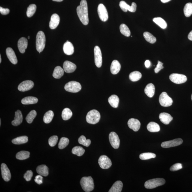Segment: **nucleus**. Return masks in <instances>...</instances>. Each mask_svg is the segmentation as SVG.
I'll use <instances>...</instances> for the list:
<instances>
[{"instance_id": "9", "label": "nucleus", "mask_w": 192, "mask_h": 192, "mask_svg": "<svg viewBox=\"0 0 192 192\" xmlns=\"http://www.w3.org/2000/svg\"><path fill=\"white\" fill-rule=\"evenodd\" d=\"M98 163L100 167L103 169H109L112 165V161L106 155H103L100 157Z\"/></svg>"}, {"instance_id": "16", "label": "nucleus", "mask_w": 192, "mask_h": 192, "mask_svg": "<svg viewBox=\"0 0 192 192\" xmlns=\"http://www.w3.org/2000/svg\"><path fill=\"white\" fill-rule=\"evenodd\" d=\"M2 177L4 181H9L11 179V175L9 169L5 163H2L1 165Z\"/></svg>"}, {"instance_id": "33", "label": "nucleus", "mask_w": 192, "mask_h": 192, "mask_svg": "<svg viewBox=\"0 0 192 192\" xmlns=\"http://www.w3.org/2000/svg\"><path fill=\"white\" fill-rule=\"evenodd\" d=\"M27 136H22L17 137L12 140V143L15 145H21L27 143L28 141Z\"/></svg>"}, {"instance_id": "41", "label": "nucleus", "mask_w": 192, "mask_h": 192, "mask_svg": "<svg viewBox=\"0 0 192 192\" xmlns=\"http://www.w3.org/2000/svg\"><path fill=\"white\" fill-rule=\"evenodd\" d=\"M84 149L80 146H77L74 147L72 149V153L79 157L82 156L85 153Z\"/></svg>"}, {"instance_id": "26", "label": "nucleus", "mask_w": 192, "mask_h": 192, "mask_svg": "<svg viewBox=\"0 0 192 192\" xmlns=\"http://www.w3.org/2000/svg\"><path fill=\"white\" fill-rule=\"evenodd\" d=\"M36 171L38 174L42 176L47 177L49 174L48 168L45 165L38 166L36 168Z\"/></svg>"}, {"instance_id": "20", "label": "nucleus", "mask_w": 192, "mask_h": 192, "mask_svg": "<svg viewBox=\"0 0 192 192\" xmlns=\"http://www.w3.org/2000/svg\"><path fill=\"white\" fill-rule=\"evenodd\" d=\"M76 66L72 62L66 60L64 62L63 69L64 72L67 73H71L76 70Z\"/></svg>"}, {"instance_id": "42", "label": "nucleus", "mask_w": 192, "mask_h": 192, "mask_svg": "<svg viewBox=\"0 0 192 192\" xmlns=\"http://www.w3.org/2000/svg\"><path fill=\"white\" fill-rule=\"evenodd\" d=\"M184 14L186 17H188L192 15V3H187L184 9Z\"/></svg>"}, {"instance_id": "59", "label": "nucleus", "mask_w": 192, "mask_h": 192, "mask_svg": "<svg viewBox=\"0 0 192 192\" xmlns=\"http://www.w3.org/2000/svg\"><path fill=\"white\" fill-rule=\"evenodd\" d=\"M1 119H0V126H1Z\"/></svg>"}, {"instance_id": "58", "label": "nucleus", "mask_w": 192, "mask_h": 192, "mask_svg": "<svg viewBox=\"0 0 192 192\" xmlns=\"http://www.w3.org/2000/svg\"><path fill=\"white\" fill-rule=\"evenodd\" d=\"M2 62V58L1 55H0V63H1Z\"/></svg>"}, {"instance_id": "61", "label": "nucleus", "mask_w": 192, "mask_h": 192, "mask_svg": "<svg viewBox=\"0 0 192 192\" xmlns=\"http://www.w3.org/2000/svg\"><path fill=\"white\" fill-rule=\"evenodd\" d=\"M191 100H192V95H191Z\"/></svg>"}, {"instance_id": "24", "label": "nucleus", "mask_w": 192, "mask_h": 192, "mask_svg": "<svg viewBox=\"0 0 192 192\" xmlns=\"http://www.w3.org/2000/svg\"><path fill=\"white\" fill-rule=\"evenodd\" d=\"M159 118L161 122L165 125H168L173 120V118L168 113L162 112L159 115Z\"/></svg>"}, {"instance_id": "21", "label": "nucleus", "mask_w": 192, "mask_h": 192, "mask_svg": "<svg viewBox=\"0 0 192 192\" xmlns=\"http://www.w3.org/2000/svg\"><path fill=\"white\" fill-rule=\"evenodd\" d=\"M60 21L59 16L57 14H54L51 16L50 22L49 27L50 29H54L57 27Z\"/></svg>"}, {"instance_id": "4", "label": "nucleus", "mask_w": 192, "mask_h": 192, "mask_svg": "<svg viewBox=\"0 0 192 192\" xmlns=\"http://www.w3.org/2000/svg\"><path fill=\"white\" fill-rule=\"evenodd\" d=\"M100 119L99 112L96 110L89 111L86 116L87 122L90 124H96L98 123Z\"/></svg>"}, {"instance_id": "39", "label": "nucleus", "mask_w": 192, "mask_h": 192, "mask_svg": "<svg viewBox=\"0 0 192 192\" xmlns=\"http://www.w3.org/2000/svg\"><path fill=\"white\" fill-rule=\"evenodd\" d=\"M143 36L145 40L151 44H154L157 41L156 38L149 32H145L143 33Z\"/></svg>"}, {"instance_id": "51", "label": "nucleus", "mask_w": 192, "mask_h": 192, "mask_svg": "<svg viewBox=\"0 0 192 192\" xmlns=\"http://www.w3.org/2000/svg\"><path fill=\"white\" fill-rule=\"evenodd\" d=\"M163 64V63L162 62L158 60V64L156 67L155 68L154 70L155 73H158L161 70L163 69L164 68Z\"/></svg>"}, {"instance_id": "46", "label": "nucleus", "mask_w": 192, "mask_h": 192, "mask_svg": "<svg viewBox=\"0 0 192 192\" xmlns=\"http://www.w3.org/2000/svg\"><path fill=\"white\" fill-rule=\"evenodd\" d=\"M79 143L81 145H84V146L88 147L90 145L91 141L90 139H86V137L84 136H81L78 139Z\"/></svg>"}, {"instance_id": "15", "label": "nucleus", "mask_w": 192, "mask_h": 192, "mask_svg": "<svg viewBox=\"0 0 192 192\" xmlns=\"http://www.w3.org/2000/svg\"><path fill=\"white\" fill-rule=\"evenodd\" d=\"M119 6L121 9L125 12L129 11L134 13L136 11L137 5L135 2L132 3L131 6L129 5L124 1H121L119 3Z\"/></svg>"}, {"instance_id": "2", "label": "nucleus", "mask_w": 192, "mask_h": 192, "mask_svg": "<svg viewBox=\"0 0 192 192\" xmlns=\"http://www.w3.org/2000/svg\"><path fill=\"white\" fill-rule=\"evenodd\" d=\"M80 184L85 191L89 192L94 189V181L91 177H83L81 179Z\"/></svg>"}, {"instance_id": "40", "label": "nucleus", "mask_w": 192, "mask_h": 192, "mask_svg": "<svg viewBox=\"0 0 192 192\" xmlns=\"http://www.w3.org/2000/svg\"><path fill=\"white\" fill-rule=\"evenodd\" d=\"M120 31L122 35L129 37L131 35V32L127 26L125 24H121L120 27Z\"/></svg>"}, {"instance_id": "28", "label": "nucleus", "mask_w": 192, "mask_h": 192, "mask_svg": "<svg viewBox=\"0 0 192 192\" xmlns=\"http://www.w3.org/2000/svg\"><path fill=\"white\" fill-rule=\"evenodd\" d=\"M123 183L120 181H118L114 184L109 190V192H121L122 191Z\"/></svg>"}, {"instance_id": "5", "label": "nucleus", "mask_w": 192, "mask_h": 192, "mask_svg": "<svg viewBox=\"0 0 192 192\" xmlns=\"http://www.w3.org/2000/svg\"><path fill=\"white\" fill-rule=\"evenodd\" d=\"M165 183V179L163 178L151 179L145 182V187L147 189H152L162 186Z\"/></svg>"}, {"instance_id": "8", "label": "nucleus", "mask_w": 192, "mask_h": 192, "mask_svg": "<svg viewBox=\"0 0 192 192\" xmlns=\"http://www.w3.org/2000/svg\"><path fill=\"white\" fill-rule=\"evenodd\" d=\"M170 80L172 82L177 84L183 83L187 81V76L184 75L177 73H173L169 76Z\"/></svg>"}, {"instance_id": "25", "label": "nucleus", "mask_w": 192, "mask_h": 192, "mask_svg": "<svg viewBox=\"0 0 192 192\" xmlns=\"http://www.w3.org/2000/svg\"><path fill=\"white\" fill-rule=\"evenodd\" d=\"M121 64L119 62L116 60H114L111 64L110 70L113 74H116L118 73L121 69Z\"/></svg>"}, {"instance_id": "49", "label": "nucleus", "mask_w": 192, "mask_h": 192, "mask_svg": "<svg viewBox=\"0 0 192 192\" xmlns=\"http://www.w3.org/2000/svg\"><path fill=\"white\" fill-rule=\"evenodd\" d=\"M33 173L31 171H28L24 174V178L27 181L31 180L32 177L33 176Z\"/></svg>"}, {"instance_id": "6", "label": "nucleus", "mask_w": 192, "mask_h": 192, "mask_svg": "<svg viewBox=\"0 0 192 192\" xmlns=\"http://www.w3.org/2000/svg\"><path fill=\"white\" fill-rule=\"evenodd\" d=\"M64 89L67 91L76 93L80 91L81 89L82 86L80 83L73 81L67 83L64 86Z\"/></svg>"}, {"instance_id": "31", "label": "nucleus", "mask_w": 192, "mask_h": 192, "mask_svg": "<svg viewBox=\"0 0 192 192\" xmlns=\"http://www.w3.org/2000/svg\"><path fill=\"white\" fill-rule=\"evenodd\" d=\"M147 129L150 132H158L160 130V127L157 123L151 122H149L147 125Z\"/></svg>"}, {"instance_id": "48", "label": "nucleus", "mask_w": 192, "mask_h": 192, "mask_svg": "<svg viewBox=\"0 0 192 192\" xmlns=\"http://www.w3.org/2000/svg\"><path fill=\"white\" fill-rule=\"evenodd\" d=\"M58 141V137L57 136H53L50 137L48 139V143L50 147H53L57 144Z\"/></svg>"}, {"instance_id": "47", "label": "nucleus", "mask_w": 192, "mask_h": 192, "mask_svg": "<svg viewBox=\"0 0 192 192\" xmlns=\"http://www.w3.org/2000/svg\"><path fill=\"white\" fill-rule=\"evenodd\" d=\"M37 115V112L35 110H32L26 117V120L29 124H31L33 122L34 119Z\"/></svg>"}, {"instance_id": "18", "label": "nucleus", "mask_w": 192, "mask_h": 192, "mask_svg": "<svg viewBox=\"0 0 192 192\" xmlns=\"http://www.w3.org/2000/svg\"><path fill=\"white\" fill-rule=\"evenodd\" d=\"M6 53L10 61L14 64H16L18 63V60L15 51L11 47H8L6 50Z\"/></svg>"}, {"instance_id": "27", "label": "nucleus", "mask_w": 192, "mask_h": 192, "mask_svg": "<svg viewBox=\"0 0 192 192\" xmlns=\"http://www.w3.org/2000/svg\"><path fill=\"white\" fill-rule=\"evenodd\" d=\"M155 86L152 83L147 84L145 89V93L149 98H152L155 94Z\"/></svg>"}, {"instance_id": "54", "label": "nucleus", "mask_w": 192, "mask_h": 192, "mask_svg": "<svg viewBox=\"0 0 192 192\" xmlns=\"http://www.w3.org/2000/svg\"><path fill=\"white\" fill-rule=\"evenodd\" d=\"M151 64L150 61L148 60H146L145 63V66L147 68H148L150 67Z\"/></svg>"}, {"instance_id": "14", "label": "nucleus", "mask_w": 192, "mask_h": 192, "mask_svg": "<svg viewBox=\"0 0 192 192\" xmlns=\"http://www.w3.org/2000/svg\"><path fill=\"white\" fill-rule=\"evenodd\" d=\"M34 83L31 80L24 81L20 84L18 86V89L21 92H26L33 88Z\"/></svg>"}, {"instance_id": "12", "label": "nucleus", "mask_w": 192, "mask_h": 192, "mask_svg": "<svg viewBox=\"0 0 192 192\" xmlns=\"http://www.w3.org/2000/svg\"><path fill=\"white\" fill-rule=\"evenodd\" d=\"M109 139L111 145L114 149H118L120 146V140L119 136L114 132H111L109 135Z\"/></svg>"}, {"instance_id": "56", "label": "nucleus", "mask_w": 192, "mask_h": 192, "mask_svg": "<svg viewBox=\"0 0 192 192\" xmlns=\"http://www.w3.org/2000/svg\"><path fill=\"white\" fill-rule=\"evenodd\" d=\"M161 1L163 3H166L168 2H169L171 0H161Z\"/></svg>"}, {"instance_id": "1", "label": "nucleus", "mask_w": 192, "mask_h": 192, "mask_svg": "<svg viewBox=\"0 0 192 192\" xmlns=\"http://www.w3.org/2000/svg\"><path fill=\"white\" fill-rule=\"evenodd\" d=\"M77 14L81 22L84 25L89 23L87 3L86 0H82L80 5L76 8Z\"/></svg>"}, {"instance_id": "53", "label": "nucleus", "mask_w": 192, "mask_h": 192, "mask_svg": "<svg viewBox=\"0 0 192 192\" xmlns=\"http://www.w3.org/2000/svg\"><path fill=\"white\" fill-rule=\"evenodd\" d=\"M0 12L2 15H6L9 14L10 10L8 8H4L2 7H0Z\"/></svg>"}, {"instance_id": "38", "label": "nucleus", "mask_w": 192, "mask_h": 192, "mask_svg": "<svg viewBox=\"0 0 192 192\" xmlns=\"http://www.w3.org/2000/svg\"><path fill=\"white\" fill-rule=\"evenodd\" d=\"M73 113L71 110L68 108H66L63 110L62 114V119L64 120H67L71 118Z\"/></svg>"}, {"instance_id": "55", "label": "nucleus", "mask_w": 192, "mask_h": 192, "mask_svg": "<svg viewBox=\"0 0 192 192\" xmlns=\"http://www.w3.org/2000/svg\"><path fill=\"white\" fill-rule=\"evenodd\" d=\"M188 38L189 40L192 41V30L189 34L188 36Z\"/></svg>"}, {"instance_id": "44", "label": "nucleus", "mask_w": 192, "mask_h": 192, "mask_svg": "<svg viewBox=\"0 0 192 192\" xmlns=\"http://www.w3.org/2000/svg\"><path fill=\"white\" fill-rule=\"evenodd\" d=\"M156 157V155L152 153H144L141 154L139 155V158L142 160H145L151 158H154Z\"/></svg>"}, {"instance_id": "60", "label": "nucleus", "mask_w": 192, "mask_h": 192, "mask_svg": "<svg viewBox=\"0 0 192 192\" xmlns=\"http://www.w3.org/2000/svg\"><path fill=\"white\" fill-rule=\"evenodd\" d=\"M28 39H30V36H28Z\"/></svg>"}, {"instance_id": "32", "label": "nucleus", "mask_w": 192, "mask_h": 192, "mask_svg": "<svg viewBox=\"0 0 192 192\" xmlns=\"http://www.w3.org/2000/svg\"><path fill=\"white\" fill-rule=\"evenodd\" d=\"M64 73V70L60 66L56 67L54 68L53 72V76L56 79H60L63 76Z\"/></svg>"}, {"instance_id": "52", "label": "nucleus", "mask_w": 192, "mask_h": 192, "mask_svg": "<svg viewBox=\"0 0 192 192\" xmlns=\"http://www.w3.org/2000/svg\"><path fill=\"white\" fill-rule=\"evenodd\" d=\"M42 176L40 175H38L35 177V179H34L35 182L37 183L38 185L41 184L43 183V177Z\"/></svg>"}, {"instance_id": "30", "label": "nucleus", "mask_w": 192, "mask_h": 192, "mask_svg": "<svg viewBox=\"0 0 192 192\" xmlns=\"http://www.w3.org/2000/svg\"><path fill=\"white\" fill-rule=\"evenodd\" d=\"M38 100L37 98L33 96H27L22 99L21 103L24 105H29L36 104Z\"/></svg>"}, {"instance_id": "43", "label": "nucleus", "mask_w": 192, "mask_h": 192, "mask_svg": "<svg viewBox=\"0 0 192 192\" xmlns=\"http://www.w3.org/2000/svg\"><path fill=\"white\" fill-rule=\"evenodd\" d=\"M69 139L66 137H62L60 138L58 147L60 149H63L67 146L69 143Z\"/></svg>"}, {"instance_id": "57", "label": "nucleus", "mask_w": 192, "mask_h": 192, "mask_svg": "<svg viewBox=\"0 0 192 192\" xmlns=\"http://www.w3.org/2000/svg\"><path fill=\"white\" fill-rule=\"evenodd\" d=\"M52 1L57 2H61L63 1V0H52Z\"/></svg>"}, {"instance_id": "35", "label": "nucleus", "mask_w": 192, "mask_h": 192, "mask_svg": "<svg viewBox=\"0 0 192 192\" xmlns=\"http://www.w3.org/2000/svg\"><path fill=\"white\" fill-rule=\"evenodd\" d=\"M142 76V74L140 72L135 71L131 73L129 75V78L131 81L137 82L140 80Z\"/></svg>"}, {"instance_id": "11", "label": "nucleus", "mask_w": 192, "mask_h": 192, "mask_svg": "<svg viewBox=\"0 0 192 192\" xmlns=\"http://www.w3.org/2000/svg\"><path fill=\"white\" fill-rule=\"evenodd\" d=\"M98 14L100 19L103 21H106L108 19V14L106 8L103 4L99 5L98 8Z\"/></svg>"}, {"instance_id": "13", "label": "nucleus", "mask_w": 192, "mask_h": 192, "mask_svg": "<svg viewBox=\"0 0 192 192\" xmlns=\"http://www.w3.org/2000/svg\"><path fill=\"white\" fill-rule=\"evenodd\" d=\"M183 142V139L178 138L163 142L161 143V146L164 148H169L178 146L181 145Z\"/></svg>"}, {"instance_id": "19", "label": "nucleus", "mask_w": 192, "mask_h": 192, "mask_svg": "<svg viewBox=\"0 0 192 192\" xmlns=\"http://www.w3.org/2000/svg\"><path fill=\"white\" fill-rule=\"evenodd\" d=\"M28 42L27 38L25 37H21L18 40V46L19 51L21 54H24L25 52V50L27 48Z\"/></svg>"}, {"instance_id": "10", "label": "nucleus", "mask_w": 192, "mask_h": 192, "mask_svg": "<svg viewBox=\"0 0 192 192\" xmlns=\"http://www.w3.org/2000/svg\"><path fill=\"white\" fill-rule=\"evenodd\" d=\"M94 54L95 64L97 67L100 68L102 64V52L99 46H95L94 48Z\"/></svg>"}, {"instance_id": "17", "label": "nucleus", "mask_w": 192, "mask_h": 192, "mask_svg": "<svg viewBox=\"0 0 192 192\" xmlns=\"http://www.w3.org/2000/svg\"><path fill=\"white\" fill-rule=\"evenodd\" d=\"M127 124L129 128L135 132L138 131L140 128V122L136 119L132 118L129 119Z\"/></svg>"}, {"instance_id": "3", "label": "nucleus", "mask_w": 192, "mask_h": 192, "mask_svg": "<svg viewBox=\"0 0 192 192\" xmlns=\"http://www.w3.org/2000/svg\"><path fill=\"white\" fill-rule=\"evenodd\" d=\"M46 43V37L43 31H39L36 37V48L38 52L43 51L45 47Z\"/></svg>"}, {"instance_id": "29", "label": "nucleus", "mask_w": 192, "mask_h": 192, "mask_svg": "<svg viewBox=\"0 0 192 192\" xmlns=\"http://www.w3.org/2000/svg\"><path fill=\"white\" fill-rule=\"evenodd\" d=\"M108 102L113 108H117L119 106V99L116 95H112L109 98Z\"/></svg>"}, {"instance_id": "50", "label": "nucleus", "mask_w": 192, "mask_h": 192, "mask_svg": "<svg viewBox=\"0 0 192 192\" xmlns=\"http://www.w3.org/2000/svg\"><path fill=\"white\" fill-rule=\"evenodd\" d=\"M182 165L180 163H176L170 168V171H176L179 170L182 168Z\"/></svg>"}, {"instance_id": "37", "label": "nucleus", "mask_w": 192, "mask_h": 192, "mask_svg": "<svg viewBox=\"0 0 192 192\" xmlns=\"http://www.w3.org/2000/svg\"><path fill=\"white\" fill-rule=\"evenodd\" d=\"M54 113L51 110L48 111L44 114V116L43 120L46 124H49L51 122L54 116Z\"/></svg>"}, {"instance_id": "22", "label": "nucleus", "mask_w": 192, "mask_h": 192, "mask_svg": "<svg viewBox=\"0 0 192 192\" xmlns=\"http://www.w3.org/2000/svg\"><path fill=\"white\" fill-rule=\"evenodd\" d=\"M15 120L12 121V125L14 126H17L21 124L23 120V116L21 112L18 110L15 112Z\"/></svg>"}, {"instance_id": "7", "label": "nucleus", "mask_w": 192, "mask_h": 192, "mask_svg": "<svg viewBox=\"0 0 192 192\" xmlns=\"http://www.w3.org/2000/svg\"><path fill=\"white\" fill-rule=\"evenodd\" d=\"M159 100L161 106L165 107L171 106L173 103L172 99L165 92H162L160 95Z\"/></svg>"}, {"instance_id": "45", "label": "nucleus", "mask_w": 192, "mask_h": 192, "mask_svg": "<svg viewBox=\"0 0 192 192\" xmlns=\"http://www.w3.org/2000/svg\"><path fill=\"white\" fill-rule=\"evenodd\" d=\"M36 10V6L35 4L30 5L28 8L27 15L28 17H31L35 14Z\"/></svg>"}, {"instance_id": "34", "label": "nucleus", "mask_w": 192, "mask_h": 192, "mask_svg": "<svg viewBox=\"0 0 192 192\" xmlns=\"http://www.w3.org/2000/svg\"><path fill=\"white\" fill-rule=\"evenodd\" d=\"M153 21L154 22L163 29H165L167 27V25L166 22L162 18H153Z\"/></svg>"}, {"instance_id": "23", "label": "nucleus", "mask_w": 192, "mask_h": 192, "mask_svg": "<svg viewBox=\"0 0 192 192\" xmlns=\"http://www.w3.org/2000/svg\"><path fill=\"white\" fill-rule=\"evenodd\" d=\"M63 50L64 54L67 55H71L74 53V47L71 43L68 41L64 43L63 46Z\"/></svg>"}, {"instance_id": "36", "label": "nucleus", "mask_w": 192, "mask_h": 192, "mask_svg": "<svg viewBox=\"0 0 192 192\" xmlns=\"http://www.w3.org/2000/svg\"><path fill=\"white\" fill-rule=\"evenodd\" d=\"M30 153L26 151H21L18 152L16 155V158L20 160L27 159L30 157Z\"/></svg>"}]
</instances>
